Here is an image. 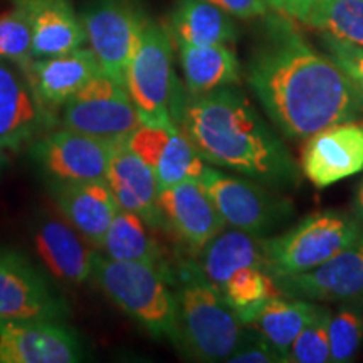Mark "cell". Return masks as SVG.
Returning a JSON list of instances; mask_svg holds the SVG:
<instances>
[{"label": "cell", "mask_w": 363, "mask_h": 363, "mask_svg": "<svg viewBox=\"0 0 363 363\" xmlns=\"http://www.w3.org/2000/svg\"><path fill=\"white\" fill-rule=\"evenodd\" d=\"M229 363H286V358L276 350L259 331L252 326L244 330L242 338L233 355L227 358Z\"/></svg>", "instance_id": "cell-33"}, {"label": "cell", "mask_w": 363, "mask_h": 363, "mask_svg": "<svg viewBox=\"0 0 363 363\" xmlns=\"http://www.w3.org/2000/svg\"><path fill=\"white\" fill-rule=\"evenodd\" d=\"M303 22L323 34L363 45V0H315Z\"/></svg>", "instance_id": "cell-29"}, {"label": "cell", "mask_w": 363, "mask_h": 363, "mask_svg": "<svg viewBox=\"0 0 363 363\" xmlns=\"http://www.w3.org/2000/svg\"><path fill=\"white\" fill-rule=\"evenodd\" d=\"M352 211H353V216H355L360 222H363V179L360 182V185L357 187Z\"/></svg>", "instance_id": "cell-37"}, {"label": "cell", "mask_w": 363, "mask_h": 363, "mask_svg": "<svg viewBox=\"0 0 363 363\" xmlns=\"http://www.w3.org/2000/svg\"><path fill=\"white\" fill-rule=\"evenodd\" d=\"M54 126L57 118L39 101L26 71L0 59V148L19 153Z\"/></svg>", "instance_id": "cell-13"}, {"label": "cell", "mask_w": 363, "mask_h": 363, "mask_svg": "<svg viewBox=\"0 0 363 363\" xmlns=\"http://www.w3.org/2000/svg\"><path fill=\"white\" fill-rule=\"evenodd\" d=\"M247 83L276 128L291 140L363 120V91L281 13L266 19L249 59Z\"/></svg>", "instance_id": "cell-1"}, {"label": "cell", "mask_w": 363, "mask_h": 363, "mask_svg": "<svg viewBox=\"0 0 363 363\" xmlns=\"http://www.w3.org/2000/svg\"><path fill=\"white\" fill-rule=\"evenodd\" d=\"M323 306L303 298L278 294L271 298L262 308L256 320L252 321L254 330L259 331L267 342L286 358L298 335L320 315Z\"/></svg>", "instance_id": "cell-25"}, {"label": "cell", "mask_w": 363, "mask_h": 363, "mask_svg": "<svg viewBox=\"0 0 363 363\" xmlns=\"http://www.w3.org/2000/svg\"><path fill=\"white\" fill-rule=\"evenodd\" d=\"M33 30L34 57L57 56L84 48L86 33L72 0H11Z\"/></svg>", "instance_id": "cell-22"}, {"label": "cell", "mask_w": 363, "mask_h": 363, "mask_svg": "<svg viewBox=\"0 0 363 363\" xmlns=\"http://www.w3.org/2000/svg\"><path fill=\"white\" fill-rule=\"evenodd\" d=\"M174 120L212 167L238 172L271 189L299 184V169L281 136L235 86L203 94L184 89Z\"/></svg>", "instance_id": "cell-2"}, {"label": "cell", "mask_w": 363, "mask_h": 363, "mask_svg": "<svg viewBox=\"0 0 363 363\" xmlns=\"http://www.w3.org/2000/svg\"><path fill=\"white\" fill-rule=\"evenodd\" d=\"M57 211L93 247L101 249L104 235L118 212L106 182H62L48 179Z\"/></svg>", "instance_id": "cell-19"}, {"label": "cell", "mask_w": 363, "mask_h": 363, "mask_svg": "<svg viewBox=\"0 0 363 363\" xmlns=\"http://www.w3.org/2000/svg\"><path fill=\"white\" fill-rule=\"evenodd\" d=\"M99 69L125 84V72L150 17L142 0H89L79 13Z\"/></svg>", "instance_id": "cell-9"}, {"label": "cell", "mask_w": 363, "mask_h": 363, "mask_svg": "<svg viewBox=\"0 0 363 363\" xmlns=\"http://www.w3.org/2000/svg\"><path fill=\"white\" fill-rule=\"evenodd\" d=\"M0 59L26 69L34 59L33 30L26 13L13 7L0 13Z\"/></svg>", "instance_id": "cell-31"}, {"label": "cell", "mask_w": 363, "mask_h": 363, "mask_svg": "<svg viewBox=\"0 0 363 363\" xmlns=\"http://www.w3.org/2000/svg\"><path fill=\"white\" fill-rule=\"evenodd\" d=\"M266 2L281 16L303 22L315 0H266Z\"/></svg>", "instance_id": "cell-36"}, {"label": "cell", "mask_w": 363, "mask_h": 363, "mask_svg": "<svg viewBox=\"0 0 363 363\" xmlns=\"http://www.w3.org/2000/svg\"><path fill=\"white\" fill-rule=\"evenodd\" d=\"M106 184L121 211L140 216L153 229H167L158 206L157 177L136 153L118 143L113 150L106 172Z\"/></svg>", "instance_id": "cell-20"}, {"label": "cell", "mask_w": 363, "mask_h": 363, "mask_svg": "<svg viewBox=\"0 0 363 363\" xmlns=\"http://www.w3.org/2000/svg\"><path fill=\"white\" fill-rule=\"evenodd\" d=\"M158 206L167 229L197 256L227 227L199 179L160 189Z\"/></svg>", "instance_id": "cell-17"}, {"label": "cell", "mask_w": 363, "mask_h": 363, "mask_svg": "<svg viewBox=\"0 0 363 363\" xmlns=\"http://www.w3.org/2000/svg\"><path fill=\"white\" fill-rule=\"evenodd\" d=\"M177 48L187 93L203 94L239 84L240 65L227 44H177Z\"/></svg>", "instance_id": "cell-24"}, {"label": "cell", "mask_w": 363, "mask_h": 363, "mask_svg": "<svg viewBox=\"0 0 363 363\" xmlns=\"http://www.w3.org/2000/svg\"><path fill=\"white\" fill-rule=\"evenodd\" d=\"M148 227L140 216L118 208L115 219L104 235L101 251L111 259L143 262L172 274L162 247L155 238L150 235Z\"/></svg>", "instance_id": "cell-26"}, {"label": "cell", "mask_w": 363, "mask_h": 363, "mask_svg": "<svg viewBox=\"0 0 363 363\" xmlns=\"http://www.w3.org/2000/svg\"><path fill=\"white\" fill-rule=\"evenodd\" d=\"M84 355L62 320H0V363H78Z\"/></svg>", "instance_id": "cell-12"}, {"label": "cell", "mask_w": 363, "mask_h": 363, "mask_svg": "<svg viewBox=\"0 0 363 363\" xmlns=\"http://www.w3.org/2000/svg\"><path fill=\"white\" fill-rule=\"evenodd\" d=\"M125 88L143 123H175L174 113L185 88L177 79L174 38L165 24L147 21L138 48L126 67Z\"/></svg>", "instance_id": "cell-6"}, {"label": "cell", "mask_w": 363, "mask_h": 363, "mask_svg": "<svg viewBox=\"0 0 363 363\" xmlns=\"http://www.w3.org/2000/svg\"><path fill=\"white\" fill-rule=\"evenodd\" d=\"M330 318L331 313L323 306L320 315L294 340L288 352L291 363H328L330 362Z\"/></svg>", "instance_id": "cell-32"}, {"label": "cell", "mask_w": 363, "mask_h": 363, "mask_svg": "<svg viewBox=\"0 0 363 363\" xmlns=\"http://www.w3.org/2000/svg\"><path fill=\"white\" fill-rule=\"evenodd\" d=\"M143 123L138 108L125 84L106 72L94 74L78 93L62 104L57 113V126L123 143Z\"/></svg>", "instance_id": "cell-7"}, {"label": "cell", "mask_w": 363, "mask_h": 363, "mask_svg": "<svg viewBox=\"0 0 363 363\" xmlns=\"http://www.w3.org/2000/svg\"><path fill=\"white\" fill-rule=\"evenodd\" d=\"M363 343V308L345 305L330 318V362H352Z\"/></svg>", "instance_id": "cell-30"}, {"label": "cell", "mask_w": 363, "mask_h": 363, "mask_svg": "<svg viewBox=\"0 0 363 363\" xmlns=\"http://www.w3.org/2000/svg\"><path fill=\"white\" fill-rule=\"evenodd\" d=\"M216 289L235 311L244 326L252 325L266 303L281 294L274 278L267 272L264 264L239 267Z\"/></svg>", "instance_id": "cell-28"}, {"label": "cell", "mask_w": 363, "mask_h": 363, "mask_svg": "<svg viewBox=\"0 0 363 363\" xmlns=\"http://www.w3.org/2000/svg\"><path fill=\"white\" fill-rule=\"evenodd\" d=\"M363 234V222L338 211L306 216L274 238H262L266 269L272 278L301 274L330 261Z\"/></svg>", "instance_id": "cell-5"}, {"label": "cell", "mask_w": 363, "mask_h": 363, "mask_svg": "<svg viewBox=\"0 0 363 363\" xmlns=\"http://www.w3.org/2000/svg\"><path fill=\"white\" fill-rule=\"evenodd\" d=\"M199 256H201L199 266L214 288L239 267L247 264L266 266L261 238L234 229V227L217 234Z\"/></svg>", "instance_id": "cell-27"}, {"label": "cell", "mask_w": 363, "mask_h": 363, "mask_svg": "<svg viewBox=\"0 0 363 363\" xmlns=\"http://www.w3.org/2000/svg\"><path fill=\"white\" fill-rule=\"evenodd\" d=\"M30 239L40 264L54 278L74 286L91 279L98 251L71 224L54 217H39Z\"/></svg>", "instance_id": "cell-18"}, {"label": "cell", "mask_w": 363, "mask_h": 363, "mask_svg": "<svg viewBox=\"0 0 363 363\" xmlns=\"http://www.w3.org/2000/svg\"><path fill=\"white\" fill-rule=\"evenodd\" d=\"M286 296L308 301L350 303L363 296V234L315 269L274 278Z\"/></svg>", "instance_id": "cell-16"}, {"label": "cell", "mask_w": 363, "mask_h": 363, "mask_svg": "<svg viewBox=\"0 0 363 363\" xmlns=\"http://www.w3.org/2000/svg\"><path fill=\"white\" fill-rule=\"evenodd\" d=\"M167 27L175 44L190 45L230 44L239 33L233 16L208 0H179Z\"/></svg>", "instance_id": "cell-23"}, {"label": "cell", "mask_w": 363, "mask_h": 363, "mask_svg": "<svg viewBox=\"0 0 363 363\" xmlns=\"http://www.w3.org/2000/svg\"><path fill=\"white\" fill-rule=\"evenodd\" d=\"M363 170V120L326 126L308 136L301 172L316 189H326Z\"/></svg>", "instance_id": "cell-14"}, {"label": "cell", "mask_w": 363, "mask_h": 363, "mask_svg": "<svg viewBox=\"0 0 363 363\" xmlns=\"http://www.w3.org/2000/svg\"><path fill=\"white\" fill-rule=\"evenodd\" d=\"M24 71L39 101L57 118L62 104L101 69L93 51L79 48L57 56L34 57Z\"/></svg>", "instance_id": "cell-21"}, {"label": "cell", "mask_w": 363, "mask_h": 363, "mask_svg": "<svg viewBox=\"0 0 363 363\" xmlns=\"http://www.w3.org/2000/svg\"><path fill=\"white\" fill-rule=\"evenodd\" d=\"M66 299L44 272L16 249L0 247V320H62Z\"/></svg>", "instance_id": "cell-10"}, {"label": "cell", "mask_w": 363, "mask_h": 363, "mask_svg": "<svg viewBox=\"0 0 363 363\" xmlns=\"http://www.w3.org/2000/svg\"><path fill=\"white\" fill-rule=\"evenodd\" d=\"M222 11L235 17V19H254V17H262L267 13L266 0H208Z\"/></svg>", "instance_id": "cell-35"}, {"label": "cell", "mask_w": 363, "mask_h": 363, "mask_svg": "<svg viewBox=\"0 0 363 363\" xmlns=\"http://www.w3.org/2000/svg\"><path fill=\"white\" fill-rule=\"evenodd\" d=\"M321 43H323L326 51H328V56L363 91V45L347 43V40L337 39L328 34H323Z\"/></svg>", "instance_id": "cell-34"}, {"label": "cell", "mask_w": 363, "mask_h": 363, "mask_svg": "<svg viewBox=\"0 0 363 363\" xmlns=\"http://www.w3.org/2000/svg\"><path fill=\"white\" fill-rule=\"evenodd\" d=\"M125 143L152 169L160 189L201 179L207 167L177 123H142Z\"/></svg>", "instance_id": "cell-15"}, {"label": "cell", "mask_w": 363, "mask_h": 363, "mask_svg": "<svg viewBox=\"0 0 363 363\" xmlns=\"http://www.w3.org/2000/svg\"><path fill=\"white\" fill-rule=\"evenodd\" d=\"M177 298L175 345L199 362H227L242 338L244 326L201 266L185 262L174 279Z\"/></svg>", "instance_id": "cell-3"}, {"label": "cell", "mask_w": 363, "mask_h": 363, "mask_svg": "<svg viewBox=\"0 0 363 363\" xmlns=\"http://www.w3.org/2000/svg\"><path fill=\"white\" fill-rule=\"evenodd\" d=\"M9 167V157H7V152L4 148H0V177H2L4 172L7 170Z\"/></svg>", "instance_id": "cell-38"}, {"label": "cell", "mask_w": 363, "mask_h": 363, "mask_svg": "<svg viewBox=\"0 0 363 363\" xmlns=\"http://www.w3.org/2000/svg\"><path fill=\"white\" fill-rule=\"evenodd\" d=\"M91 279L148 333L175 342L177 298L169 272L143 262L116 261L98 252Z\"/></svg>", "instance_id": "cell-4"}, {"label": "cell", "mask_w": 363, "mask_h": 363, "mask_svg": "<svg viewBox=\"0 0 363 363\" xmlns=\"http://www.w3.org/2000/svg\"><path fill=\"white\" fill-rule=\"evenodd\" d=\"M199 180L225 224L256 238L274 233L293 216V203L288 199L269 192L256 180L225 174L214 167H206Z\"/></svg>", "instance_id": "cell-8"}, {"label": "cell", "mask_w": 363, "mask_h": 363, "mask_svg": "<svg viewBox=\"0 0 363 363\" xmlns=\"http://www.w3.org/2000/svg\"><path fill=\"white\" fill-rule=\"evenodd\" d=\"M116 145L96 136L54 126L30 145L29 153L48 179L106 182L108 165Z\"/></svg>", "instance_id": "cell-11"}]
</instances>
